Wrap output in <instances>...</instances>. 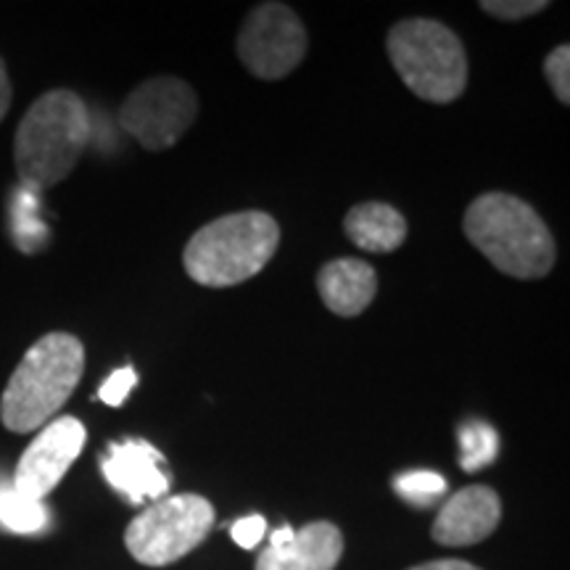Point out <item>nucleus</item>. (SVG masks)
I'll list each match as a JSON object with an SVG mask.
<instances>
[{
	"mask_svg": "<svg viewBox=\"0 0 570 570\" xmlns=\"http://www.w3.org/2000/svg\"><path fill=\"white\" fill-rule=\"evenodd\" d=\"M344 558V533L338 525L317 520L294 533L285 547H267L254 570H336Z\"/></svg>",
	"mask_w": 570,
	"mask_h": 570,
	"instance_id": "f8f14e48",
	"label": "nucleus"
},
{
	"mask_svg": "<svg viewBox=\"0 0 570 570\" xmlns=\"http://www.w3.org/2000/svg\"><path fill=\"white\" fill-rule=\"evenodd\" d=\"M135 383H138V373H135L132 367L114 370V373L104 381L101 391H98V399H101L104 404H109V407H122L125 399L130 396V391L135 389Z\"/></svg>",
	"mask_w": 570,
	"mask_h": 570,
	"instance_id": "412c9836",
	"label": "nucleus"
},
{
	"mask_svg": "<svg viewBox=\"0 0 570 570\" xmlns=\"http://www.w3.org/2000/svg\"><path fill=\"white\" fill-rule=\"evenodd\" d=\"M412 570H481V568H475L473 562H465V560H431V562H423V566H415Z\"/></svg>",
	"mask_w": 570,
	"mask_h": 570,
	"instance_id": "b1692460",
	"label": "nucleus"
},
{
	"mask_svg": "<svg viewBox=\"0 0 570 570\" xmlns=\"http://www.w3.org/2000/svg\"><path fill=\"white\" fill-rule=\"evenodd\" d=\"M92 135L88 104L75 90H48L27 109L13 138V161L24 188H53L82 159Z\"/></svg>",
	"mask_w": 570,
	"mask_h": 570,
	"instance_id": "f257e3e1",
	"label": "nucleus"
},
{
	"mask_svg": "<svg viewBox=\"0 0 570 570\" xmlns=\"http://www.w3.org/2000/svg\"><path fill=\"white\" fill-rule=\"evenodd\" d=\"M198 117V96L180 77H151L140 82L119 109L122 130L146 151H167Z\"/></svg>",
	"mask_w": 570,
	"mask_h": 570,
	"instance_id": "0eeeda50",
	"label": "nucleus"
},
{
	"mask_svg": "<svg viewBox=\"0 0 570 570\" xmlns=\"http://www.w3.org/2000/svg\"><path fill=\"white\" fill-rule=\"evenodd\" d=\"M394 489L410 502H431L446 491V481L431 470H415V473H404L394 481Z\"/></svg>",
	"mask_w": 570,
	"mask_h": 570,
	"instance_id": "a211bd4d",
	"label": "nucleus"
},
{
	"mask_svg": "<svg viewBox=\"0 0 570 570\" xmlns=\"http://www.w3.org/2000/svg\"><path fill=\"white\" fill-rule=\"evenodd\" d=\"M38 202H35V190L21 188L13 194L11 204V233L13 240H17L19 252L24 254H38L48 246V238H51V230H48L46 223H40L38 214Z\"/></svg>",
	"mask_w": 570,
	"mask_h": 570,
	"instance_id": "2eb2a0df",
	"label": "nucleus"
},
{
	"mask_svg": "<svg viewBox=\"0 0 570 570\" xmlns=\"http://www.w3.org/2000/svg\"><path fill=\"white\" fill-rule=\"evenodd\" d=\"M265 529H267V520L262 515H248V518H240L238 523L233 525V541L238 547H244V550H254L256 544H259L262 537H265Z\"/></svg>",
	"mask_w": 570,
	"mask_h": 570,
	"instance_id": "4be33fe9",
	"label": "nucleus"
},
{
	"mask_svg": "<svg viewBox=\"0 0 570 570\" xmlns=\"http://www.w3.org/2000/svg\"><path fill=\"white\" fill-rule=\"evenodd\" d=\"M0 525L13 533H38L48 525V510L42 502L21 497L13 487L0 489Z\"/></svg>",
	"mask_w": 570,
	"mask_h": 570,
	"instance_id": "dca6fc26",
	"label": "nucleus"
},
{
	"mask_svg": "<svg viewBox=\"0 0 570 570\" xmlns=\"http://www.w3.org/2000/svg\"><path fill=\"white\" fill-rule=\"evenodd\" d=\"M468 240L499 273L518 281H539L558 259L554 235L531 204L510 194H483L462 217Z\"/></svg>",
	"mask_w": 570,
	"mask_h": 570,
	"instance_id": "f03ea898",
	"label": "nucleus"
},
{
	"mask_svg": "<svg viewBox=\"0 0 570 570\" xmlns=\"http://www.w3.org/2000/svg\"><path fill=\"white\" fill-rule=\"evenodd\" d=\"M544 77L550 82L554 98L562 106L570 104V46H558L547 56Z\"/></svg>",
	"mask_w": 570,
	"mask_h": 570,
	"instance_id": "6ab92c4d",
	"label": "nucleus"
},
{
	"mask_svg": "<svg viewBox=\"0 0 570 570\" xmlns=\"http://www.w3.org/2000/svg\"><path fill=\"white\" fill-rule=\"evenodd\" d=\"M499 452L497 431L481 420H470L460 428V465L468 473L491 465Z\"/></svg>",
	"mask_w": 570,
	"mask_h": 570,
	"instance_id": "f3484780",
	"label": "nucleus"
},
{
	"mask_svg": "<svg viewBox=\"0 0 570 570\" xmlns=\"http://www.w3.org/2000/svg\"><path fill=\"white\" fill-rule=\"evenodd\" d=\"M281 246V225L273 214L252 209L212 219L194 233L183 252L188 277L204 288H233L269 265Z\"/></svg>",
	"mask_w": 570,
	"mask_h": 570,
	"instance_id": "20e7f679",
	"label": "nucleus"
},
{
	"mask_svg": "<svg viewBox=\"0 0 570 570\" xmlns=\"http://www.w3.org/2000/svg\"><path fill=\"white\" fill-rule=\"evenodd\" d=\"M85 439H88V431L77 417L67 415L51 420L21 454L11 483L13 491L42 502V497L59 487L67 470L80 458Z\"/></svg>",
	"mask_w": 570,
	"mask_h": 570,
	"instance_id": "1a4fd4ad",
	"label": "nucleus"
},
{
	"mask_svg": "<svg viewBox=\"0 0 570 570\" xmlns=\"http://www.w3.org/2000/svg\"><path fill=\"white\" fill-rule=\"evenodd\" d=\"M479 9L494 19L520 21L547 11L550 9V3H547V0H481Z\"/></svg>",
	"mask_w": 570,
	"mask_h": 570,
	"instance_id": "aec40b11",
	"label": "nucleus"
},
{
	"mask_svg": "<svg viewBox=\"0 0 570 570\" xmlns=\"http://www.w3.org/2000/svg\"><path fill=\"white\" fill-rule=\"evenodd\" d=\"M502 502L489 487H468L454 494L433 520L431 537L441 547H473L497 531Z\"/></svg>",
	"mask_w": 570,
	"mask_h": 570,
	"instance_id": "9d476101",
	"label": "nucleus"
},
{
	"mask_svg": "<svg viewBox=\"0 0 570 570\" xmlns=\"http://www.w3.org/2000/svg\"><path fill=\"white\" fill-rule=\"evenodd\" d=\"M309 35L294 9L285 3H262L248 13L235 51L256 80L275 82L304 61Z\"/></svg>",
	"mask_w": 570,
	"mask_h": 570,
	"instance_id": "6e6552de",
	"label": "nucleus"
},
{
	"mask_svg": "<svg viewBox=\"0 0 570 570\" xmlns=\"http://www.w3.org/2000/svg\"><path fill=\"white\" fill-rule=\"evenodd\" d=\"M85 373V346L56 331L27 348L0 396V423L11 433H32L51 423Z\"/></svg>",
	"mask_w": 570,
	"mask_h": 570,
	"instance_id": "7ed1b4c3",
	"label": "nucleus"
},
{
	"mask_svg": "<svg viewBox=\"0 0 570 570\" xmlns=\"http://www.w3.org/2000/svg\"><path fill=\"white\" fill-rule=\"evenodd\" d=\"M212 525L209 499L198 494L164 497L127 525L125 544L140 566L164 568L194 552L209 537Z\"/></svg>",
	"mask_w": 570,
	"mask_h": 570,
	"instance_id": "423d86ee",
	"label": "nucleus"
},
{
	"mask_svg": "<svg viewBox=\"0 0 570 570\" xmlns=\"http://www.w3.org/2000/svg\"><path fill=\"white\" fill-rule=\"evenodd\" d=\"M294 529H288V525H285V529H277L273 537H269V547H285L288 544L291 539H294Z\"/></svg>",
	"mask_w": 570,
	"mask_h": 570,
	"instance_id": "393cba45",
	"label": "nucleus"
},
{
	"mask_svg": "<svg viewBox=\"0 0 570 570\" xmlns=\"http://www.w3.org/2000/svg\"><path fill=\"white\" fill-rule=\"evenodd\" d=\"M344 233L356 248L370 254H391L407 240V219L404 214L383 202H365L348 209Z\"/></svg>",
	"mask_w": 570,
	"mask_h": 570,
	"instance_id": "4468645a",
	"label": "nucleus"
},
{
	"mask_svg": "<svg viewBox=\"0 0 570 570\" xmlns=\"http://www.w3.org/2000/svg\"><path fill=\"white\" fill-rule=\"evenodd\" d=\"M11 98H13L11 77H9V69H6V61L0 59V122H3L6 114L11 109Z\"/></svg>",
	"mask_w": 570,
	"mask_h": 570,
	"instance_id": "5701e85b",
	"label": "nucleus"
},
{
	"mask_svg": "<svg viewBox=\"0 0 570 570\" xmlns=\"http://www.w3.org/2000/svg\"><path fill=\"white\" fill-rule=\"evenodd\" d=\"M389 59L402 82L428 104H452L468 88L462 40L436 19H404L389 30Z\"/></svg>",
	"mask_w": 570,
	"mask_h": 570,
	"instance_id": "39448f33",
	"label": "nucleus"
},
{
	"mask_svg": "<svg viewBox=\"0 0 570 570\" xmlns=\"http://www.w3.org/2000/svg\"><path fill=\"white\" fill-rule=\"evenodd\" d=\"M161 465V452L146 441H125L111 446L101 462L106 481L135 504L167 494L169 475Z\"/></svg>",
	"mask_w": 570,
	"mask_h": 570,
	"instance_id": "9b49d317",
	"label": "nucleus"
},
{
	"mask_svg": "<svg viewBox=\"0 0 570 570\" xmlns=\"http://www.w3.org/2000/svg\"><path fill=\"white\" fill-rule=\"evenodd\" d=\"M317 291L333 315L360 317L377 294V275L367 262L344 256L320 267Z\"/></svg>",
	"mask_w": 570,
	"mask_h": 570,
	"instance_id": "ddd939ff",
	"label": "nucleus"
}]
</instances>
